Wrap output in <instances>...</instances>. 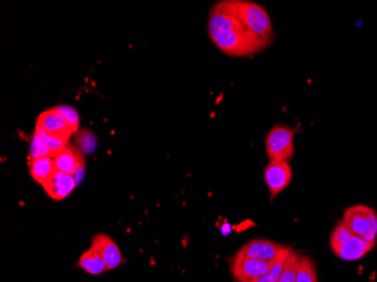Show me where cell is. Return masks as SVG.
<instances>
[{
    "label": "cell",
    "instance_id": "6da1fadb",
    "mask_svg": "<svg viewBox=\"0 0 377 282\" xmlns=\"http://www.w3.org/2000/svg\"><path fill=\"white\" fill-rule=\"evenodd\" d=\"M211 41L230 56L246 58L268 47L267 43L243 25L239 19L213 7L208 23Z\"/></svg>",
    "mask_w": 377,
    "mask_h": 282
},
{
    "label": "cell",
    "instance_id": "7a4b0ae2",
    "mask_svg": "<svg viewBox=\"0 0 377 282\" xmlns=\"http://www.w3.org/2000/svg\"><path fill=\"white\" fill-rule=\"evenodd\" d=\"M216 10L230 14L239 19L243 25L253 32L267 43L268 47L274 40V28L270 16L263 7L246 0H223L215 5Z\"/></svg>",
    "mask_w": 377,
    "mask_h": 282
},
{
    "label": "cell",
    "instance_id": "3957f363",
    "mask_svg": "<svg viewBox=\"0 0 377 282\" xmlns=\"http://www.w3.org/2000/svg\"><path fill=\"white\" fill-rule=\"evenodd\" d=\"M343 223L355 235L368 241H375L377 236V213L365 204H356L345 211Z\"/></svg>",
    "mask_w": 377,
    "mask_h": 282
},
{
    "label": "cell",
    "instance_id": "277c9868",
    "mask_svg": "<svg viewBox=\"0 0 377 282\" xmlns=\"http://www.w3.org/2000/svg\"><path fill=\"white\" fill-rule=\"evenodd\" d=\"M295 130L290 127L276 126L266 139V149L270 160L290 163L295 153Z\"/></svg>",
    "mask_w": 377,
    "mask_h": 282
},
{
    "label": "cell",
    "instance_id": "5b68a950",
    "mask_svg": "<svg viewBox=\"0 0 377 282\" xmlns=\"http://www.w3.org/2000/svg\"><path fill=\"white\" fill-rule=\"evenodd\" d=\"M271 263L255 260L239 251L232 261V273L239 282H253L264 276L270 269Z\"/></svg>",
    "mask_w": 377,
    "mask_h": 282
},
{
    "label": "cell",
    "instance_id": "8992f818",
    "mask_svg": "<svg viewBox=\"0 0 377 282\" xmlns=\"http://www.w3.org/2000/svg\"><path fill=\"white\" fill-rule=\"evenodd\" d=\"M292 172L290 163L270 160L264 171V182L270 191L271 200L280 195L292 181Z\"/></svg>",
    "mask_w": 377,
    "mask_h": 282
},
{
    "label": "cell",
    "instance_id": "52a82bcc",
    "mask_svg": "<svg viewBox=\"0 0 377 282\" xmlns=\"http://www.w3.org/2000/svg\"><path fill=\"white\" fill-rule=\"evenodd\" d=\"M290 250L292 248H288V246H283V245L277 244L274 241L258 239L248 241V244L244 245L239 251L242 252L246 257H251V259L272 263Z\"/></svg>",
    "mask_w": 377,
    "mask_h": 282
},
{
    "label": "cell",
    "instance_id": "ba28073f",
    "mask_svg": "<svg viewBox=\"0 0 377 282\" xmlns=\"http://www.w3.org/2000/svg\"><path fill=\"white\" fill-rule=\"evenodd\" d=\"M35 128L40 129L49 135H57L67 140H69L70 137L76 133L63 114L59 112L57 107L42 112L36 120Z\"/></svg>",
    "mask_w": 377,
    "mask_h": 282
},
{
    "label": "cell",
    "instance_id": "9c48e42d",
    "mask_svg": "<svg viewBox=\"0 0 377 282\" xmlns=\"http://www.w3.org/2000/svg\"><path fill=\"white\" fill-rule=\"evenodd\" d=\"M91 248H95L103 257L109 271L119 268L123 262L122 254L116 241L105 234H98L91 239Z\"/></svg>",
    "mask_w": 377,
    "mask_h": 282
},
{
    "label": "cell",
    "instance_id": "30bf717a",
    "mask_svg": "<svg viewBox=\"0 0 377 282\" xmlns=\"http://www.w3.org/2000/svg\"><path fill=\"white\" fill-rule=\"evenodd\" d=\"M76 185H77V181L75 176L56 171L54 176L51 177L47 185H44L43 188L51 199L61 201L65 200L67 197H69L73 193Z\"/></svg>",
    "mask_w": 377,
    "mask_h": 282
},
{
    "label": "cell",
    "instance_id": "8fae6325",
    "mask_svg": "<svg viewBox=\"0 0 377 282\" xmlns=\"http://www.w3.org/2000/svg\"><path fill=\"white\" fill-rule=\"evenodd\" d=\"M375 246V241H368L360 236L354 235L345 244L336 248L334 253L341 260L357 261L371 252Z\"/></svg>",
    "mask_w": 377,
    "mask_h": 282
},
{
    "label": "cell",
    "instance_id": "7c38bea8",
    "mask_svg": "<svg viewBox=\"0 0 377 282\" xmlns=\"http://www.w3.org/2000/svg\"><path fill=\"white\" fill-rule=\"evenodd\" d=\"M54 160L57 171L74 176L77 175L79 172L83 174V169L85 165L82 155L79 154V151H76L75 148L69 147V146L58 153L54 157Z\"/></svg>",
    "mask_w": 377,
    "mask_h": 282
},
{
    "label": "cell",
    "instance_id": "4fadbf2b",
    "mask_svg": "<svg viewBox=\"0 0 377 282\" xmlns=\"http://www.w3.org/2000/svg\"><path fill=\"white\" fill-rule=\"evenodd\" d=\"M29 169L32 179L36 181L39 184H41L42 188L47 184L57 171L54 165V157H43L39 160H30Z\"/></svg>",
    "mask_w": 377,
    "mask_h": 282
},
{
    "label": "cell",
    "instance_id": "5bb4252c",
    "mask_svg": "<svg viewBox=\"0 0 377 282\" xmlns=\"http://www.w3.org/2000/svg\"><path fill=\"white\" fill-rule=\"evenodd\" d=\"M78 267L91 276H98L109 271L103 257L93 248H88L87 251L84 252L82 257H79Z\"/></svg>",
    "mask_w": 377,
    "mask_h": 282
},
{
    "label": "cell",
    "instance_id": "9a60e30c",
    "mask_svg": "<svg viewBox=\"0 0 377 282\" xmlns=\"http://www.w3.org/2000/svg\"><path fill=\"white\" fill-rule=\"evenodd\" d=\"M290 251L283 254L278 260L274 261L271 263L270 269L268 271L264 276H260L259 279L255 280L253 282H277L279 280L281 273L283 272V270L286 268L287 262H288V257H290Z\"/></svg>",
    "mask_w": 377,
    "mask_h": 282
},
{
    "label": "cell",
    "instance_id": "2e32d148",
    "mask_svg": "<svg viewBox=\"0 0 377 282\" xmlns=\"http://www.w3.org/2000/svg\"><path fill=\"white\" fill-rule=\"evenodd\" d=\"M296 282H318L314 264L308 257H301Z\"/></svg>",
    "mask_w": 377,
    "mask_h": 282
},
{
    "label": "cell",
    "instance_id": "e0dca14e",
    "mask_svg": "<svg viewBox=\"0 0 377 282\" xmlns=\"http://www.w3.org/2000/svg\"><path fill=\"white\" fill-rule=\"evenodd\" d=\"M355 234L350 230L346 224L343 223V220L339 221L331 234L330 244L332 251H336V248H339L341 245L345 244Z\"/></svg>",
    "mask_w": 377,
    "mask_h": 282
},
{
    "label": "cell",
    "instance_id": "ac0fdd59",
    "mask_svg": "<svg viewBox=\"0 0 377 282\" xmlns=\"http://www.w3.org/2000/svg\"><path fill=\"white\" fill-rule=\"evenodd\" d=\"M35 135H38L39 138L43 141L44 144H47V147L50 148L51 151H54V154L57 155L60 151H63L65 148L68 147V141L67 139L57 137V135H49L47 132L42 131L40 129L35 128Z\"/></svg>",
    "mask_w": 377,
    "mask_h": 282
},
{
    "label": "cell",
    "instance_id": "d6986e66",
    "mask_svg": "<svg viewBox=\"0 0 377 282\" xmlns=\"http://www.w3.org/2000/svg\"><path fill=\"white\" fill-rule=\"evenodd\" d=\"M54 156L56 154L54 151H51L50 148L47 147V144H44L43 141L34 133L32 137L31 144H30L29 162L43 158V157Z\"/></svg>",
    "mask_w": 377,
    "mask_h": 282
},
{
    "label": "cell",
    "instance_id": "ffe728a7",
    "mask_svg": "<svg viewBox=\"0 0 377 282\" xmlns=\"http://www.w3.org/2000/svg\"><path fill=\"white\" fill-rule=\"evenodd\" d=\"M299 259H301V257H299V254L295 253V252H290L286 268H285L283 272L280 276L279 280L277 282H296Z\"/></svg>",
    "mask_w": 377,
    "mask_h": 282
},
{
    "label": "cell",
    "instance_id": "44dd1931",
    "mask_svg": "<svg viewBox=\"0 0 377 282\" xmlns=\"http://www.w3.org/2000/svg\"><path fill=\"white\" fill-rule=\"evenodd\" d=\"M77 142H78L79 147L82 151H85L86 154H91L95 151L96 147V138L95 135L89 131H80L79 132L78 137H77Z\"/></svg>",
    "mask_w": 377,
    "mask_h": 282
},
{
    "label": "cell",
    "instance_id": "7402d4cb",
    "mask_svg": "<svg viewBox=\"0 0 377 282\" xmlns=\"http://www.w3.org/2000/svg\"><path fill=\"white\" fill-rule=\"evenodd\" d=\"M57 107L63 118L67 120V122L69 123V126L74 129V131H78L79 121H80L78 112L74 107H68V105H59Z\"/></svg>",
    "mask_w": 377,
    "mask_h": 282
}]
</instances>
